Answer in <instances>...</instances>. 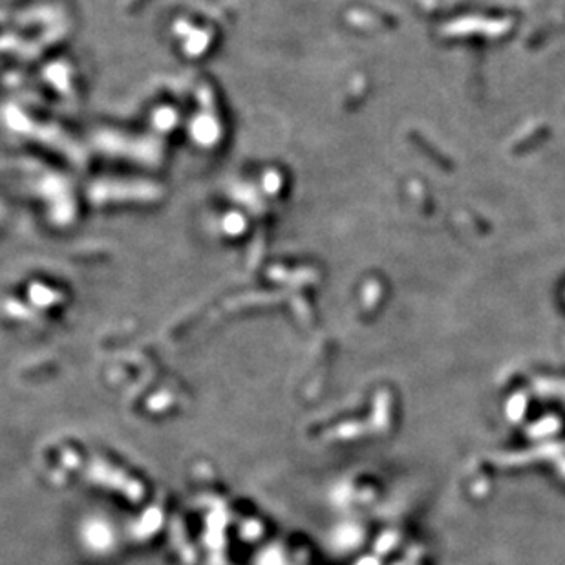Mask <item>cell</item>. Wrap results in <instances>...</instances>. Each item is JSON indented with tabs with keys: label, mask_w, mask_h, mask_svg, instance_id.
Wrapping results in <instances>:
<instances>
[]
</instances>
